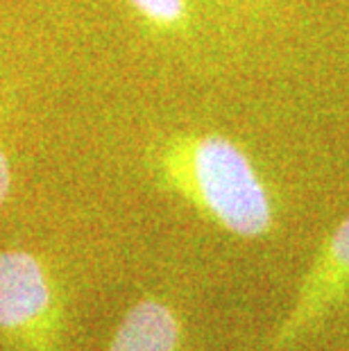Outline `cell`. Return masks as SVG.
<instances>
[{"instance_id": "6da1fadb", "label": "cell", "mask_w": 349, "mask_h": 351, "mask_svg": "<svg viewBox=\"0 0 349 351\" xmlns=\"http://www.w3.org/2000/svg\"><path fill=\"white\" fill-rule=\"evenodd\" d=\"M175 182L220 227L258 238L272 225L270 193L241 145L218 134L182 141L168 156Z\"/></svg>"}, {"instance_id": "3957f363", "label": "cell", "mask_w": 349, "mask_h": 351, "mask_svg": "<svg viewBox=\"0 0 349 351\" xmlns=\"http://www.w3.org/2000/svg\"><path fill=\"white\" fill-rule=\"evenodd\" d=\"M349 286V215L336 227L329 243L317 256L315 265L302 288L300 302H297L291 319L281 328L277 345L295 338L311 319L317 317L333 300H338Z\"/></svg>"}, {"instance_id": "8992f818", "label": "cell", "mask_w": 349, "mask_h": 351, "mask_svg": "<svg viewBox=\"0 0 349 351\" xmlns=\"http://www.w3.org/2000/svg\"><path fill=\"white\" fill-rule=\"evenodd\" d=\"M7 191H10V163H7L5 152L0 150V204H3Z\"/></svg>"}, {"instance_id": "277c9868", "label": "cell", "mask_w": 349, "mask_h": 351, "mask_svg": "<svg viewBox=\"0 0 349 351\" xmlns=\"http://www.w3.org/2000/svg\"><path fill=\"white\" fill-rule=\"evenodd\" d=\"M180 322L166 304L143 300L118 326L109 351H177Z\"/></svg>"}, {"instance_id": "7a4b0ae2", "label": "cell", "mask_w": 349, "mask_h": 351, "mask_svg": "<svg viewBox=\"0 0 349 351\" xmlns=\"http://www.w3.org/2000/svg\"><path fill=\"white\" fill-rule=\"evenodd\" d=\"M53 290L43 265L27 252H0V328L23 345L53 340Z\"/></svg>"}, {"instance_id": "5b68a950", "label": "cell", "mask_w": 349, "mask_h": 351, "mask_svg": "<svg viewBox=\"0 0 349 351\" xmlns=\"http://www.w3.org/2000/svg\"><path fill=\"white\" fill-rule=\"evenodd\" d=\"M136 10L157 25H175L184 16V0H130Z\"/></svg>"}]
</instances>
